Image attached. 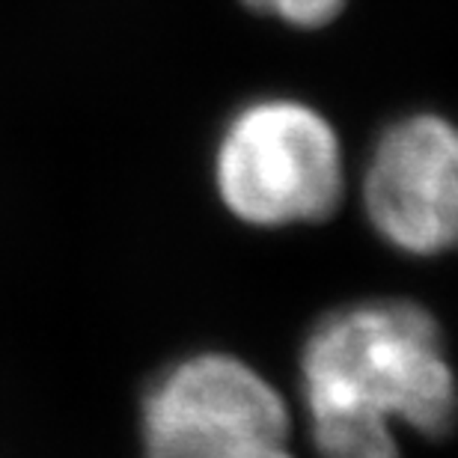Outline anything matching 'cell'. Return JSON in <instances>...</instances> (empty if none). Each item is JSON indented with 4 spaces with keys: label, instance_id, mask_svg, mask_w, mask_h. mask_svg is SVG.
I'll return each mask as SVG.
<instances>
[{
    "label": "cell",
    "instance_id": "6da1fadb",
    "mask_svg": "<svg viewBox=\"0 0 458 458\" xmlns=\"http://www.w3.org/2000/svg\"><path fill=\"white\" fill-rule=\"evenodd\" d=\"M298 375L318 458H402L396 428L441 437L458 420L441 325L414 301H357L322 316Z\"/></svg>",
    "mask_w": 458,
    "mask_h": 458
},
{
    "label": "cell",
    "instance_id": "7a4b0ae2",
    "mask_svg": "<svg viewBox=\"0 0 458 458\" xmlns=\"http://www.w3.org/2000/svg\"><path fill=\"white\" fill-rule=\"evenodd\" d=\"M215 185L229 215L250 226L327 221L345 194L340 134L298 98L250 102L224 128Z\"/></svg>",
    "mask_w": 458,
    "mask_h": 458
},
{
    "label": "cell",
    "instance_id": "3957f363",
    "mask_svg": "<svg viewBox=\"0 0 458 458\" xmlns=\"http://www.w3.org/2000/svg\"><path fill=\"white\" fill-rule=\"evenodd\" d=\"M143 458H295L286 399L235 354L199 352L155 375L140 399Z\"/></svg>",
    "mask_w": 458,
    "mask_h": 458
},
{
    "label": "cell",
    "instance_id": "277c9868",
    "mask_svg": "<svg viewBox=\"0 0 458 458\" xmlns=\"http://www.w3.org/2000/svg\"><path fill=\"white\" fill-rule=\"evenodd\" d=\"M363 208L393 250H458V125L411 114L384 128L363 173Z\"/></svg>",
    "mask_w": 458,
    "mask_h": 458
},
{
    "label": "cell",
    "instance_id": "5b68a950",
    "mask_svg": "<svg viewBox=\"0 0 458 458\" xmlns=\"http://www.w3.org/2000/svg\"><path fill=\"white\" fill-rule=\"evenodd\" d=\"M242 4L259 15L277 18L283 24L316 30V27L331 24L348 0H242Z\"/></svg>",
    "mask_w": 458,
    "mask_h": 458
}]
</instances>
